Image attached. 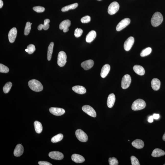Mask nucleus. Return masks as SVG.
<instances>
[{
	"label": "nucleus",
	"instance_id": "obj_1",
	"mask_svg": "<svg viewBox=\"0 0 165 165\" xmlns=\"http://www.w3.org/2000/svg\"><path fill=\"white\" fill-rule=\"evenodd\" d=\"M28 85L30 89L36 92H40L43 90V85L40 81L35 79L30 80L28 82Z\"/></svg>",
	"mask_w": 165,
	"mask_h": 165
},
{
	"label": "nucleus",
	"instance_id": "obj_2",
	"mask_svg": "<svg viewBox=\"0 0 165 165\" xmlns=\"http://www.w3.org/2000/svg\"><path fill=\"white\" fill-rule=\"evenodd\" d=\"M163 18L162 15L159 12H156L153 14L151 19V23L153 26H159L162 23Z\"/></svg>",
	"mask_w": 165,
	"mask_h": 165
},
{
	"label": "nucleus",
	"instance_id": "obj_3",
	"mask_svg": "<svg viewBox=\"0 0 165 165\" xmlns=\"http://www.w3.org/2000/svg\"><path fill=\"white\" fill-rule=\"evenodd\" d=\"M146 103L142 99H139L133 102L131 106V109L134 111H139L144 109L146 106Z\"/></svg>",
	"mask_w": 165,
	"mask_h": 165
},
{
	"label": "nucleus",
	"instance_id": "obj_4",
	"mask_svg": "<svg viewBox=\"0 0 165 165\" xmlns=\"http://www.w3.org/2000/svg\"><path fill=\"white\" fill-rule=\"evenodd\" d=\"M67 56L65 52L61 51L59 53L58 57V64L59 67H62L65 65L67 62Z\"/></svg>",
	"mask_w": 165,
	"mask_h": 165
},
{
	"label": "nucleus",
	"instance_id": "obj_5",
	"mask_svg": "<svg viewBox=\"0 0 165 165\" xmlns=\"http://www.w3.org/2000/svg\"><path fill=\"white\" fill-rule=\"evenodd\" d=\"M120 6L117 2L111 3L108 8V12L110 15H113L117 13L119 10Z\"/></svg>",
	"mask_w": 165,
	"mask_h": 165
},
{
	"label": "nucleus",
	"instance_id": "obj_6",
	"mask_svg": "<svg viewBox=\"0 0 165 165\" xmlns=\"http://www.w3.org/2000/svg\"><path fill=\"white\" fill-rule=\"evenodd\" d=\"M75 134L78 139L81 142H86L88 140L87 135L81 129H79L76 130Z\"/></svg>",
	"mask_w": 165,
	"mask_h": 165
},
{
	"label": "nucleus",
	"instance_id": "obj_7",
	"mask_svg": "<svg viewBox=\"0 0 165 165\" xmlns=\"http://www.w3.org/2000/svg\"><path fill=\"white\" fill-rule=\"evenodd\" d=\"M131 78L129 75H125L122 78V80L121 86L122 89H128L131 84Z\"/></svg>",
	"mask_w": 165,
	"mask_h": 165
},
{
	"label": "nucleus",
	"instance_id": "obj_8",
	"mask_svg": "<svg viewBox=\"0 0 165 165\" xmlns=\"http://www.w3.org/2000/svg\"><path fill=\"white\" fill-rule=\"evenodd\" d=\"M130 19L127 18L124 19L121 21L116 27V29L117 31H120L126 27L130 24Z\"/></svg>",
	"mask_w": 165,
	"mask_h": 165
},
{
	"label": "nucleus",
	"instance_id": "obj_9",
	"mask_svg": "<svg viewBox=\"0 0 165 165\" xmlns=\"http://www.w3.org/2000/svg\"><path fill=\"white\" fill-rule=\"evenodd\" d=\"M83 111L91 117H96V113L95 110L89 105H84L82 107Z\"/></svg>",
	"mask_w": 165,
	"mask_h": 165
},
{
	"label": "nucleus",
	"instance_id": "obj_10",
	"mask_svg": "<svg viewBox=\"0 0 165 165\" xmlns=\"http://www.w3.org/2000/svg\"><path fill=\"white\" fill-rule=\"evenodd\" d=\"M134 39L133 37H131L126 40L124 44V48L126 51H128L131 49L134 43Z\"/></svg>",
	"mask_w": 165,
	"mask_h": 165
},
{
	"label": "nucleus",
	"instance_id": "obj_11",
	"mask_svg": "<svg viewBox=\"0 0 165 165\" xmlns=\"http://www.w3.org/2000/svg\"><path fill=\"white\" fill-rule=\"evenodd\" d=\"M49 156L52 159L60 160L64 158L63 154L59 151H52L49 153Z\"/></svg>",
	"mask_w": 165,
	"mask_h": 165
},
{
	"label": "nucleus",
	"instance_id": "obj_12",
	"mask_svg": "<svg viewBox=\"0 0 165 165\" xmlns=\"http://www.w3.org/2000/svg\"><path fill=\"white\" fill-rule=\"evenodd\" d=\"M49 111L51 114L57 116L62 115L65 113V110L62 108L51 107L49 109Z\"/></svg>",
	"mask_w": 165,
	"mask_h": 165
},
{
	"label": "nucleus",
	"instance_id": "obj_13",
	"mask_svg": "<svg viewBox=\"0 0 165 165\" xmlns=\"http://www.w3.org/2000/svg\"><path fill=\"white\" fill-rule=\"evenodd\" d=\"M17 30L16 28H12L9 31L8 34V39L10 43H13L15 42L17 37Z\"/></svg>",
	"mask_w": 165,
	"mask_h": 165
},
{
	"label": "nucleus",
	"instance_id": "obj_14",
	"mask_svg": "<svg viewBox=\"0 0 165 165\" xmlns=\"http://www.w3.org/2000/svg\"><path fill=\"white\" fill-rule=\"evenodd\" d=\"M71 25V21L70 20H66L61 22L59 25V29L63 30V32H67L69 30V27Z\"/></svg>",
	"mask_w": 165,
	"mask_h": 165
},
{
	"label": "nucleus",
	"instance_id": "obj_15",
	"mask_svg": "<svg viewBox=\"0 0 165 165\" xmlns=\"http://www.w3.org/2000/svg\"><path fill=\"white\" fill-rule=\"evenodd\" d=\"M94 65V62L92 60H86L82 63L81 67L85 70H89L92 68Z\"/></svg>",
	"mask_w": 165,
	"mask_h": 165
},
{
	"label": "nucleus",
	"instance_id": "obj_16",
	"mask_svg": "<svg viewBox=\"0 0 165 165\" xmlns=\"http://www.w3.org/2000/svg\"><path fill=\"white\" fill-rule=\"evenodd\" d=\"M24 149L21 144H18L16 146L14 151V155L17 157H20L23 153Z\"/></svg>",
	"mask_w": 165,
	"mask_h": 165
},
{
	"label": "nucleus",
	"instance_id": "obj_17",
	"mask_svg": "<svg viewBox=\"0 0 165 165\" xmlns=\"http://www.w3.org/2000/svg\"><path fill=\"white\" fill-rule=\"evenodd\" d=\"M110 69H111V67L109 64H106L103 66L102 67L100 74L102 78H106L109 73Z\"/></svg>",
	"mask_w": 165,
	"mask_h": 165
},
{
	"label": "nucleus",
	"instance_id": "obj_18",
	"mask_svg": "<svg viewBox=\"0 0 165 165\" xmlns=\"http://www.w3.org/2000/svg\"><path fill=\"white\" fill-rule=\"evenodd\" d=\"M72 161L76 163H82L85 161V159L82 156L78 155V154H74L72 155L71 157Z\"/></svg>",
	"mask_w": 165,
	"mask_h": 165
},
{
	"label": "nucleus",
	"instance_id": "obj_19",
	"mask_svg": "<svg viewBox=\"0 0 165 165\" xmlns=\"http://www.w3.org/2000/svg\"><path fill=\"white\" fill-rule=\"evenodd\" d=\"M131 144L133 147L137 149H142L144 146V141L139 139L135 140L133 141Z\"/></svg>",
	"mask_w": 165,
	"mask_h": 165
},
{
	"label": "nucleus",
	"instance_id": "obj_20",
	"mask_svg": "<svg viewBox=\"0 0 165 165\" xmlns=\"http://www.w3.org/2000/svg\"><path fill=\"white\" fill-rule=\"evenodd\" d=\"M96 33L95 31L92 30L89 32L86 36V40L87 43H90L93 41L96 37Z\"/></svg>",
	"mask_w": 165,
	"mask_h": 165
},
{
	"label": "nucleus",
	"instance_id": "obj_21",
	"mask_svg": "<svg viewBox=\"0 0 165 165\" xmlns=\"http://www.w3.org/2000/svg\"><path fill=\"white\" fill-rule=\"evenodd\" d=\"M115 96L114 94H111L108 97L107 100V105L108 107L111 108L113 107L115 101Z\"/></svg>",
	"mask_w": 165,
	"mask_h": 165
},
{
	"label": "nucleus",
	"instance_id": "obj_22",
	"mask_svg": "<svg viewBox=\"0 0 165 165\" xmlns=\"http://www.w3.org/2000/svg\"><path fill=\"white\" fill-rule=\"evenodd\" d=\"M152 89L155 91H158L159 90L161 86V82L157 78H154L152 80L151 82Z\"/></svg>",
	"mask_w": 165,
	"mask_h": 165
},
{
	"label": "nucleus",
	"instance_id": "obj_23",
	"mask_svg": "<svg viewBox=\"0 0 165 165\" xmlns=\"http://www.w3.org/2000/svg\"><path fill=\"white\" fill-rule=\"evenodd\" d=\"M134 71L136 74L140 76H142L145 73V70L142 66L136 65L133 67Z\"/></svg>",
	"mask_w": 165,
	"mask_h": 165
},
{
	"label": "nucleus",
	"instance_id": "obj_24",
	"mask_svg": "<svg viewBox=\"0 0 165 165\" xmlns=\"http://www.w3.org/2000/svg\"><path fill=\"white\" fill-rule=\"evenodd\" d=\"M73 90L76 93L83 94L86 93V90L85 88L82 86H76L72 88Z\"/></svg>",
	"mask_w": 165,
	"mask_h": 165
},
{
	"label": "nucleus",
	"instance_id": "obj_25",
	"mask_svg": "<svg viewBox=\"0 0 165 165\" xmlns=\"http://www.w3.org/2000/svg\"><path fill=\"white\" fill-rule=\"evenodd\" d=\"M165 155V152L164 151L158 148L155 149L152 153V156L154 157H161Z\"/></svg>",
	"mask_w": 165,
	"mask_h": 165
},
{
	"label": "nucleus",
	"instance_id": "obj_26",
	"mask_svg": "<svg viewBox=\"0 0 165 165\" xmlns=\"http://www.w3.org/2000/svg\"><path fill=\"white\" fill-rule=\"evenodd\" d=\"M34 126L36 133L38 134L41 133L43 130V127L40 122L38 121H35L34 122Z\"/></svg>",
	"mask_w": 165,
	"mask_h": 165
},
{
	"label": "nucleus",
	"instance_id": "obj_27",
	"mask_svg": "<svg viewBox=\"0 0 165 165\" xmlns=\"http://www.w3.org/2000/svg\"><path fill=\"white\" fill-rule=\"evenodd\" d=\"M54 43L53 42H51L50 43L49 46H48V55H47V59L48 61L51 60L52 55L53 47H54Z\"/></svg>",
	"mask_w": 165,
	"mask_h": 165
},
{
	"label": "nucleus",
	"instance_id": "obj_28",
	"mask_svg": "<svg viewBox=\"0 0 165 165\" xmlns=\"http://www.w3.org/2000/svg\"><path fill=\"white\" fill-rule=\"evenodd\" d=\"M78 3H74L73 4L70 5L65 6V7L62 8V12H65L70 10H73L76 8L78 7Z\"/></svg>",
	"mask_w": 165,
	"mask_h": 165
},
{
	"label": "nucleus",
	"instance_id": "obj_29",
	"mask_svg": "<svg viewBox=\"0 0 165 165\" xmlns=\"http://www.w3.org/2000/svg\"><path fill=\"white\" fill-rule=\"evenodd\" d=\"M63 138V135L62 134H59L53 137L51 139V141L53 143L59 142L62 140Z\"/></svg>",
	"mask_w": 165,
	"mask_h": 165
},
{
	"label": "nucleus",
	"instance_id": "obj_30",
	"mask_svg": "<svg viewBox=\"0 0 165 165\" xmlns=\"http://www.w3.org/2000/svg\"><path fill=\"white\" fill-rule=\"evenodd\" d=\"M152 51V49L150 48H147L143 50L140 54V56L144 57L150 54Z\"/></svg>",
	"mask_w": 165,
	"mask_h": 165
},
{
	"label": "nucleus",
	"instance_id": "obj_31",
	"mask_svg": "<svg viewBox=\"0 0 165 165\" xmlns=\"http://www.w3.org/2000/svg\"><path fill=\"white\" fill-rule=\"evenodd\" d=\"M12 83L11 82H8L6 83L3 89V91L5 93H7L9 92L12 87Z\"/></svg>",
	"mask_w": 165,
	"mask_h": 165
},
{
	"label": "nucleus",
	"instance_id": "obj_32",
	"mask_svg": "<svg viewBox=\"0 0 165 165\" xmlns=\"http://www.w3.org/2000/svg\"><path fill=\"white\" fill-rule=\"evenodd\" d=\"M31 23L29 22H27L25 29L24 34L25 35H28L29 34L31 29Z\"/></svg>",
	"mask_w": 165,
	"mask_h": 165
},
{
	"label": "nucleus",
	"instance_id": "obj_33",
	"mask_svg": "<svg viewBox=\"0 0 165 165\" xmlns=\"http://www.w3.org/2000/svg\"><path fill=\"white\" fill-rule=\"evenodd\" d=\"M8 67L3 64H0V72L1 73H7L9 71Z\"/></svg>",
	"mask_w": 165,
	"mask_h": 165
},
{
	"label": "nucleus",
	"instance_id": "obj_34",
	"mask_svg": "<svg viewBox=\"0 0 165 165\" xmlns=\"http://www.w3.org/2000/svg\"><path fill=\"white\" fill-rule=\"evenodd\" d=\"M27 49L29 51L28 53L29 54H32L36 50L35 46L32 44H30L28 45L27 47Z\"/></svg>",
	"mask_w": 165,
	"mask_h": 165
},
{
	"label": "nucleus",
	"instance_id": "obj_35",
	"mask_svg": "<svg viewBox=\"0 0 165 165\" xmlns=\"http://www.w3.org/2000/svg\"><path fill=\"white\" fill-rule=\"evenodd\" d=\"M110 165H117L118 164V161L117 158H109V160Z\"/></svg>",
	"mask_w": 165,
	"mask_h": 165
},
{
	"label": "nucleus",
	"instance_id": "obj_36",
	"mask_svg": "<svg viewBox=\"0 0 165 165\" xmlns=\"http://www.w3.org/2000/svg\"><path fill=\"white\" fill-rule=\"evenodd\" d=\"M83 30L81 29L77 28L75 30L74 35L76 38L79 37L83 34Z\"/></svg>",
	"mask_w": 165,
	"mask_h": 165
},
{
	"label": "nucleus",
	"instance_id": "obj_37",
	"mask_svg": "<svg viewBox=\"0 0 165 165\" xmlns=\"http://www.w3.org/2000/svg\"><path fill=\"white\" fill-rule=\"evenodd\" d=\"M131 160L132 165H140L139 160L136 157L132 156L131 157Z\"/></svg>",
	"mask_w": 165,
	"mask_h": 165
},
{
	"label": "nucleus",
	"instance_id": "obj_38",
	"mask_svg": "<svg viewBox=\"0 0 165 165\" xmlns=\"http://www.w3.org/2000/svg\"><path fill=\"white\" fill-rule=\"evenodd\" d=\"M33 10L36 12L38 13L43 12L45 11V8L41 6H36L33 7Z\"/></svg>",
	"mask_w": 165,
	"mask_h": 165
},
{
	"label": "nucleus",
	"instance_id": "obj_39",
	"mask_svg": "<svg viewBox=\"0 0 165 165\" xmlns=\"http://www.w3.org/2000/svg\"><path fill=\"white\" fill-rule=\"evenodd\" d=\"M50 20L48 19H47L45 20L44 21L43 29L45 30H48L49 27V23H50Z\"/></svg>",
	"mask_w": 165,
	"mask_h": 165
},
{
	"label": "nucleus",
	"instance_id": "obj_40",
	"mask_svg": "<svg viewBox=\"0 0 165 165\" xmlns=\"http://www.w3.org/2000/svg\"><path fill=\"white\" fill-rule=\"evenodd\" d=\"M90 21L91 17L88 15L83 17L81 19V21L82 23H88Z\"/></svg>",
	"mask_w": 165,
	"mask_h": 165
},
{
	"label": "nucleus",
	"instance_id": "obj_41",
	"mask_svg": "<svg viewBox=\"0 0 165 165\" xmlns=\"http://www.w3.org/2000/svg\"><path fill=\"white\" fill-rule=\"evenodd\" d=\"M38 164L40 165H52L51 164L48 162L46 161H40L38 162Z\"/></svg>",
	"mask_w": 165,
	"mask_h": 165
},
{
	"label": "nucleus",
	"instance_id": "obj_42",
	"mask_svg": "<svg viewBox=\"0 0 165 165\" xmlns=\"http://www.w3.org/2000/svg\"><path fill=\"white\" fill-rule=\"evenodd\" d=\"M153 116L154 119H156V120H157V119H158L159 118L160 115H159V114H153Z\"/></svg>",
	"mask_w": 165,
	"mask_h": 165
},
{
	"label": "nucleus",
	"instance_id": "obj_43",
	"mask_svg": "<svg viewBox=\"0 0 165 165\" xmlns=\"http://www.w3.org/2000/svg\"><path fill=\"white\" fill-rule=\"evenodd\" d=\"M153 116H150L149 117L148 120V122L149 123L153 122Z\"/></svg>",
	"mask_w": 165,
	"mask_h": 165
},
{
	"label": "nucleus",
	"instance_id": "obj_44",
	"mask_svg": "<svg viewBox=\"0 0 165 165\" xmlns=\"http://www.w3.org/2000/svg\"><path fill=\"white\" fill-rule=\"evenodd\" d=\"M43 25L42 24H41L39 25L38 27V29L39 30H41L42 29H43Z\"/></svg>",
	"mask_w": 165,
	"mask_h": 165
},
{
	"label": "nucleus",
	"instance_id": "obj_45",
	"mask_svg": "<svg viewBox=\"0 0 165 165\" xmlns=\"http://www.w3.org/2000/svg\"><path fill=\"white\" fill-rule=\"evenodd\" d=\"M3 5H4V3L2 0H0V8H1L3 7Z\"/></svg>",
	"mask_w": 165,
	"mask_h": 165
},
{
	"label": "nucleus",
	"instance_id": "obj_46",
	"mask_svg": "<svg viewBox=\"0 0 165 165\" xmlns=\"http://www.w3.org/2000/svg\"><path fill=\"white\" fill-rule=\"evenodd\" d=\"M163 140L165 141V133L163 136Z\"/></svg>",
	"mask_w": 165,
	"mask_h": 165
},
{
	"label": "nucleus",
	"instance_id": "obj_47",
	"mask_svg": "<svg viewBox=\"0 0 165 165\" xmlns=\"http://www.w3.org/2000/svg\"><path fill=\"white\" fill-rule=\"evenodd\" d=\"M25 51L26 52H28V49L27 48L26 50H25Z\"/></svg>",
	"mask_w": 165,
	"mask_h": 165
},
{
	"label": "nucleus",
	"instance_id": "obj_48",
	"mask_svg": "<svg viewBox=\"0 0 165 165\" xmlns=\"http://www.w3.org/2000/svg\"><path fill=\"white\" fill-rule=\"evenodd\" d=\"M97 1H101V0H97Z\"/></svg>",
	"mask_w": 165,
	"mask_h": 165
},
{
	"label": "nucleus",
	"instance_id": "obj_49",
	"mask_svg": "<svg viewBox=\"0 0 165 165\" xmlns=\"http://www.w3.org/2000/svg\"><path fill=\"white\" fill-rule=\"evenodd\" d=\"M164 165H165V164H164Z\"/></svg>",
	"mask_w": 165,
	"mask_h": 165
}]
</instances>
